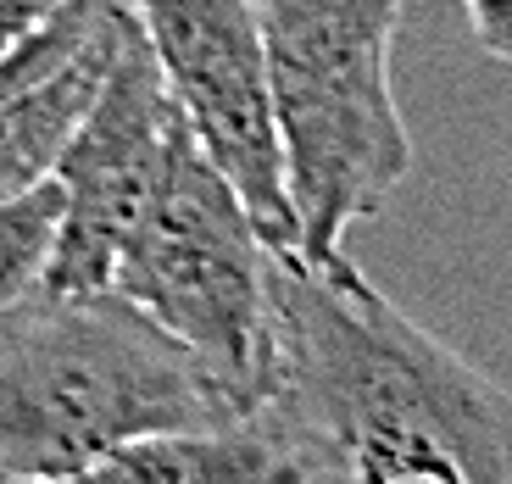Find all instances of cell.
Instances as JSON below:
<instances>
[{"instance_id": "1", "label": "cell", "mask_w": 512, "mask_h": 484, "mask_svg": "<svg viewBox=\"0 0 512 484\" xmlns=\"http://www.w3.org/2000/svg\"><path fill=\"white\" fill-rule=\"evenodd\" d=\"M256 418L312 484H512V395L412 323L351 256L268 251V401Z\"/></svg>"}, {"instance_id": "2", "label": "cell", "mask_w": 512, "mask_h": 484, "mask_svg": "<svg viewBox=\"0 0 512 484\" xmlns=\"http://www.w3.org/2000/svg\"><path fill=\"white\" fill-rule=\"evenodd\" d=\"M240 395L112 290H34L0 312V484L151 440L251 423Z\"/></svg>"}, {"instance_id": "3", "label": "cell", "mask_w": 512, "mask_h": 484, "mask_svg": "<svg viewBox=\"0 0 512 484\" xmlns=\"http://www.w3.org/2000/svg\"><path fill=\"white\" fill-rule=\"evenodd\" d=\"M268 95L301 262L346 256V234L412 173L390 51L401 0H256Z\"/></svg>"}, {"instance_id": "4", "label": "cell", "mask_w": 512, "mask_h": 484, "mask_svg": "<svg viewBox=\"0 0 512 484\" xmlns=\"http://www.w3.org/2000/svg\"><path fill=\"white\" fill-rule=\"evenodd\" d=\"M106 290L190 345L251 412L268 401V245L251 212L184 128Z\"/></svg>"}, {"instance_id": "5", "label": "cell", "mask_w": 512, "mask_h": 484, "mask_svg": "<svg viewBox=\"0 0 512 484\" xmlns=\"http://www.w3.org/2000/svg\"><path fill=\"white\" fill-rule=\"evenodd\" d=\"M128 12L162 67V84L190 140L251 212L256 240L279 256H295L301 234L284 190L256 0H128Z\"/></svg>"}, {"instance_id": "6", "label": "cell", "mask_w": 512, "mask_h": 484, "mask_svg": "<svg viewBox=\"0 0 512 484\" xmlns=\"http://www.w3.org/2000/svg\"><path fill=\"white\" fill-rule=\"evenodd\" d=\"M179 140L184 117L167 95L162 67H156L140 23H128L90 112L73 128L67 151L56 156L51 179L62 190V223H56L51 268H45L39 290H106L117 251L140 229V217L151 212Z\"/></svg>"}, {"instance_id": "7", "label": "cell", "mask_w": 512, "mask_h": 484, "mask_svg": "<svg viewBox=\"0 0 512 484\" xmlns=\"http://www.w3.org/2000/svg\"><path fill=\"white\" fill-rule=\"evenodd\" d=\"M301 462L262 418L206 434H151L28 484H301Z\"/></svg>"}, {"instance_id": "8", "label": "cell", "mask_w": 512, "mask_h": 484, "mask_svg": "<svg viewBox=\"0 0 512 484\" xmlns=\"http://www.w3.org/2000/svg\"><path fill=\"white\" fill-rule=\"evenodd\" d=\"M56 223H62V190H56V179H39L0 201V312L45 284Z\"/></svg>"}, {"instance_id": "9", "label": "cell", "mask_w": 512, "mask_h": 484, "mask_svg": "<svg viewBox=\"0 0 512 484\" xmlns=\"http://www.w3.org/2000/svg\"><path fill=\"white\" fill-rule=\"evenodd\" d=\"M474 45L496 62H512V0H468Z\"/></svg>"}, {"instance_id": "10", "label": "cell", "mask_w": 512, "mask_h": 484, "mask_svg": "<svg viewBox=\"0 0 512 484\" xmlns=\"http://www.w3.org/2000/svg\"><path fill=\"white\" fill-rule=\"evenodd\" d=\"M67 0H0V51H12L17 39H28L45 17H56Z\"/></svg>"}, {"instance_id": "11", "label": "cell", "mask_w": 512, "mask_h": 484, "mask_svg": "<svg viewBox=\"0 0 512 484\" xmlns=\"http://www.w3.org/2000/svg\"><path fill=\"white\" fill-rule=\"evenodd\" d=\"M307 484H312V479H307Z\"/></svg>"}]
</instances>
